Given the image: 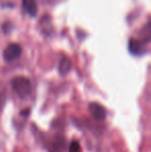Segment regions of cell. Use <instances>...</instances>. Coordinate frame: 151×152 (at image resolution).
I'll use <instances>...</instances> for the list:
<instances>
[{"mask_svg":"<svg viewBox=\"0 0 151 152\" xmlns=\"http://www.w3.org/2000/svg\"><path fill=\"white\" fill-rule=\"evenodd\" d=\"M12 87L16 94L21 98H24L28 96L31 92L32 86H31V82L28 78L26 77H16L12 80Z\"/></svg>","mask_w":151,"mask_h":152,"instance_id":"1","label":"cell"},{"mask_svg":"<svg viewBox=\"0 0 151 152\" xmlns=\"http://www.w3.org/2000/svg\"><path fill=\"white\" fill-rule=\"evenodd\" d=\"M22 55V47L18 44H10L3 52V58L6 62H12Z\"/></svg>","mask_w":151,"mask_h":152,"instance_id":"2","label":"cell"},{"mask_svg":"<svg viewBox=\"0 0 151 152\" xmlns=\"http://www.w3.org/2000/svg\"><path fill=\"white\" fill-rule=\"evenodd\" d=\"M89 111H90L91 115L98 121H103L107 116L106 109L101 104H97V102H91L89 104Z\"/></svg>","mask_w":151,"mask_h":152,"instance_id":"3","label":"cell"},{"mask_svg":"<svg viewBox=\"0 0 151 152\" xmlns=\"http://www.w3.org/2000/svg\"><path fill=\"white\" fill-rule=\"evenodd\" d=\"M128 50H129V52L133 55H141L142 53L144 52L143 44H142V42H140V40L131 38V39H129V42H128Z\"/></svg>","mask_w":151,"mask_h":152,"instance_id":"4","label":"cell"},{"mask_svg":"<svg viewBox=\"0 0 151 152\" xmlns=\"http://www.w3.org/2000/svg\"><path fill=\"white\" fill-rule=\"evenodd\" d=\"M23 7H24L25 12L30 16L34 17L37 12V5L35 0H22Z\"/></svg>","mask_w":151,"mask_h":152,"instance_id":"5","label":"cell"},{"mask_svg":"<svg viewBox=\"0 0 151 152\" xmlns=\"http://www.w3.org/2000/svg\"><path fill=\"white\" fill-rule=\"evenodd\" d=\"M59 72L60 75H66L71 69V62L69 58H62L59 63Z\"/></svg>","mask_w":151,"mask_h":152,"instance_id":"6","label":"cell"},{"mask_svg":"<svg viewBox=\"0 0 151 152\" xmlns=\"http://www.w3.org/2000/svg\"><path fill=\"white\" fill-rule=\"evenodd\" d=\"M142 40L144 42H149L151 40V22L144 27L143 31H142Z\"/></svg>","mask_w":151,"mask_h":152,"instance_id":"7","label":"cell"},{"mask_svg":"<svg viewBox=\"0 0 151 152\" xmlns=\"http://www.w3.org/2000/svg\"><path fill=\"white\" fill-rule=\"evenodd\" d=\"M69 152H82V150H81L80 143H79L77 140L71 141V145H69Z\"/></svg>","mask_w":151,"mask_h":152,"instance_id":"8","label":"cell"},{"mask_svg":"<svg viewBox=\"0 0 151 152\" xmlns=\"http://www.w3.org/2000/svg\"><path fill=\"white\" fill-rule=\"evenodd\" d=\"M5 102H6L5 92H4V90H2V89H0V112H1V110L3 109Z\"/></svg>","mask_w":151,"mask_h":152,"instance_id":"9","label":"cell"}]
</instances>
